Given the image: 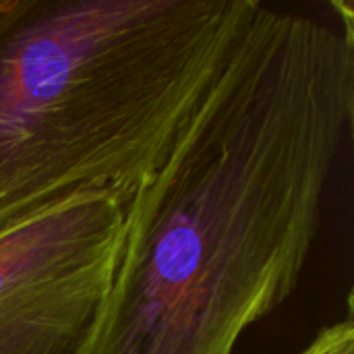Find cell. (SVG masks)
I'll list each match as a JSON object with an SVG mask.
<instances>
[{"instance_id": "obj_4", "label": "cell", "mask_w": 354, "mask_h": 354, "mask_svg": "<svg viewBox=\"0 0 354 354\" xmlns=\"http://www.w3.org/2000/svg\"><path fill=\"white\" fill-rule=\"evenodd\" d=\"M297 354H354V317L351 301L344 319L324 326L315 338Z\"/></svg>"}, {"instance_id": "obj_1", "label": "cell", "mask_w": 354, "mask_h": 354, "mask_svg": "<svg viewBox=\"0 0 354 354\" xmlns=\"http://www.w3.org/2000/svg\"><path fill=\"white\" fill-rule=\"evenodd\" d=\"M259 2L124 236L81 354H232L297 290L354 118V17Z\"/></svg>"}, {"instance_id": "obj_3", "label": "cell", "mask_w": 354, "mask_h": 354, "mask_svg": "<svg viewBox=\"0 0 354 354\" xmlns=\"http://www.w3.org/2000/svg\"><path fill=\"white\" fill-rule=\"evenodd\" d=\"M124 203L85 191L0 232V354H81L108 297Z\"/></svg>"}, {"instance_id": "obj_2", "label": "cell", "mask_w": 354, "mask_h": 354, "mask_svg": "<svg viewBox=\"0 0 354 354\" xmlns=\"http://www.w3.org/2000/svg\"><path fill=\"white\" fill-rule=\"evenodd\" d=\"M261 0H21L0 23V232L85 191L127 205Z\"/></svg>"}, {"instance_id": "obj_5", "label": "cell", "mask_w": 354, "mask_h": 354, "mask_svg": "<svg viewBox=\"0 0 354 354\" xmlns=\"http://www.w3.org/2000/svg\"><path fill=\"white\" fill-rule=\"evenodd\" d=\"M19 2H21V0H0V23L19 6Z\"/></svg>"}]
</instances>
